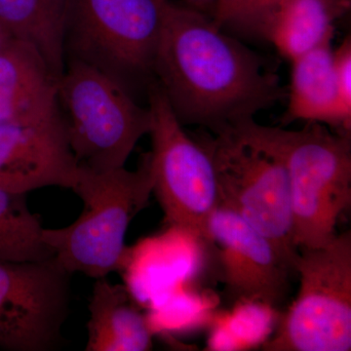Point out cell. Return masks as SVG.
Wrapping results in <instances>:
<instances>
[{
  "mask_svg": "<svg viewBox=\"0 0 351 351\" xmlns=\"http://www.w3.org/2000/svg\"><path fill=\"white\" fill-rule=\"evenodd\" d=\"M154 77L182 125L214 135L232 132L287 98L265 58L209 16L172 0L164 2Z\"/></svg>",
  "mask_w": 351,
  "mask_h": 351,
  "instance_id": "6da1fadb",
  "label": "cell"
},
{
  "mask_svg": "<svg viewBox=\"0 0 351 351\" xmlns=\"http://www.w3.org/2000/svg\"><path fill=\"white\" fill-rule=\"evenodd\" d=\"M232 133L285 168L298 250L319 248L334 239L337 223L351 204L350 135L332 133L321 123L287 130L255 119Z\"/></svg>",
  "mask_w": 351,
  "mask_h": 351,
  "instance_id": "7a4b0ae2",
  "label": "cell"
},
{
  "mask_svg": "<svg viewBox=\"0 0 351 351\" xmlns=\"http://www.w3.org/2000/svg\"><path fill=\"white\" fill-rule=\"evenodd\" d=\"M71 191L83 201L82 213L66 228H43L44 243L71 274L82 272L98 279L123 269L129 226L152 195L149 152L133 171L123 167L94 173L78 168Z\"/></svg>",
  "mask_w": 351,
  "mask_h": 351,
  "instance_id": "3957f363",
  "label": "cell"
},
{
  "mask_svg": "<svg viewBox=\"0 0 351 351\" xmlns=\"http://www.w3.org/2000/svg\"><path fill=\"white\" fill-rule=\"evenodd\" d=\"M57 104L77 167L106 173L125 167L138 141L149 135L152 112L101 69L66 59L57 82Z\"/></svg>",
  "mask_w": 351,
  "mask_h": 351,
  "instance_id": "277c9868",
  "label": "cell"
},
{
  "mask_svg": "<svg viewBox=\"0 0 351 351\" xmlns=\"http://www.w3.org/2000/svg\"><path fill=\"white\" fill-rule=\"evenodd\" d=\"M165 0H69L66 60L101 69L134 96L154 80Z\"/></svg>",
  "mask_w": 351,
  "mask_h": 351,
  "instance_id": "5b68a950",
  "label": "cell"
},
{
  "mask_svg": "<svg viewBox=\"0 0 351 351\" xmlns=\"http://www.w3.org/2000/svg\"><path fill=\"white\" fill-rule=\"evenodd\" d=\"M147 98L152 119V193L168 225L212 248L210 221L221 197L211 154L203 141L186 133L154 80Z\"/></svg>",
  "mask_w": 351,
  "mask_h": 351,
  "instance_id": "8992f818",
  "label": "cell"
},
{
  "mask_svg": "<svg viewBox=\"0 0 351 351\" xmlns=\"http://www.w3.org/2000/svg\"><path fill=\"white\" fill-rule=\"evenodd\" d=\"M299 252V293L263 350L350 351L351 232Z\"/></svg>",
  "mask_w": 351,
  "mask_h": 351,
  "instance_id": "52a82bcc",
  "label": "cell"
},
{
  "mask_svg": "<svg viewBox=\"0 0 351 351\" xmlns=\"http://www.w3.org/2000/svg\"><path fill=\"white\" fill-rule=\"evenodd\" d=\"M203 142L213 159L221 206L265 235L294 270L300 252L293 237L290 189L282 163L232 132Z\"/></svg>",
  "mask_w": 351,
  "mask_h": 351,
  "instance_id": "ba28073f",
  "label": "cell"
},
{
  "mask_svg": "<svg viewBox=\"0 0 351 351\" xmlns=\"http://www.w3.org/2000/svg\"><path fill=\"white\" fill-rule=\"evenodd\" d=\"M71 276L54 257L0 260V350L59 348L69 311Z\"/></svg>",
  "mask_w": 351,
  "mask_h": 351,
  "instance_id": "9c48e42d",
  "label": "cell"
},
{
  "mask_svg": "<svg viewBox=\"0 0 351 351\" xmlns=\"http://www.w3.org/2000/svg\"><path fill=\"white\" fill-rule=\"evenodd\" d=\"M221 279L230 302L281 306L294 271L271 241L232 210L219 206L209 226Z\"/></svg>",
  "mask_w": 351,
  "mask_h": 351,
  "instance_id": "30bf717a",
  "label": "cell"
},
{
  "mask_svg": "<svg viewBox=\"0 0 351 351\" xmlns=\"http://www.w3.org/2000/svg\"><path fill=\"white\" fill-rule=\"evenodd\" d=\"M77 176L58 104L31 119L0 123V189L25 195L45 186L73 189Z\"/></svg>",
  "mask_w": 351,
  "mask_h": 351,
  "instance_id": "8fae6325",
  "label": "cell"
},
{
  "mask_svg": "<svg viewBox=\"0 0 351 351\" xmlns=\"http://www.w3.org/2000/svg\"><path fill=\"white\" fill-rule=\"evenodd\" d=\"M348 0H290L242 27L269 41L291 62L334 36Z\"/></svg>",
  "mask_w": 351,
  "mask_h": 351,
  "instance_id": "7c38bea8",
  "label": "cell"
},
{
  "mask_svg": "<svg viewBox=\"0 0 351 351\" xmlns=\"http://www.w3.org/2000/svg\"><path fill=\"white\" fill-rule=\"evenodd\" d=\"M57 82L38 51L14 39L0 50V123L31 119L56 107Z\"/></svg>",
  "mask_w": 351,
  "mask_h": 351,
  "instance_id": "4fadbf2b",
  "label": "cell"
},
{
  "mask_svg": "<svg viewBox=\"0 0 351 351\" xmlns=\"http://www.w3.org/2000/svg\"><path fill=\"white\" fill-rule=\"evenodd\" d=\"M86 351L152 350V332L126 286L96 279L90 298Z\"/></svg>",
  "mask_w": 351,
  "mask_h": 351,
  "instance_id": "5bb4252c",
  "label": "cell"
},
{
  "mask_svg": "<svg viewBox=\"0 0 351 351\" xmlns=\"http://www.w3.org/2000/svg\"><path fill=\"white\" fill-rule=\"evenodd\" d=\"M332 39L292 62L291 83L286 98L287 110L281 119L283 126L302 120L307 123L327 124L336 128L339 133Z\"/></svg>",
  "mask_w": 351,
  "mask_h": 351,
  "instance_id": "9a60e30c",
  "label": "cell"
},
{
  "mask_svg": "<svg viewBox=\"0 0 351 351\" xmlns=\"http://www.w3.org/2000/svg\"><path fill=\"white\" fill-rule=\"evenodd\" d=\"M69 0H0V23L29 44L59 80L66 66Z\"/></svg>",
  "mask_w": 351,
  "mask_h": 351,
  "instance_id": "2e32d148",
  "label": "cell"
},
{
  "mask_svg": "<svg viewBox=\"0 0 351 351\" xmlns=\"http://www.w3.org/2000/svg\"><path fill=\"white\" fill-rule=\"evenodd\" d=\"M43 226L25 193L0 189V260L32 262L54 257L43 240Z\"/></svg>",
  "mask_w": 351,
  "mask_h": 351,
  "instance_id": "e0dca14e",
  "label": "cell"
},
{
  "mask_svg": "<svg viewBox=\"0 0 351 351\" xmlns=\"http://www.w3.org/2000/svg\"><path fill=\"white\" fill-rule=\"evenodd\" d=\"M339 134L350 135L351 128V40L348 36L334 50Z\"/></svg>",
  "mask_w": 351,
  "mask_h": 351,
  "instance_id": "ac0fdd59",
  "label": "cell"
},
{
  "mask_svg": "<svg viewBox=\"0 0 351 351\" xmlns=\"http://www.w3.org/2000/svg\"><path fill=\"white\" fill-rule=\"evenodd\" d=\"M287 1L290 0H242L232 19L226 25H234L241 29L258 16Z\"/></svg>",
  "mask_w": 351,
  "mask_h": 351,
  "instance_id": "d6986e66",
  "label": "cell"
},
{
  "mask_svg": "<svg viewBox=\"0 0 351 351\" xmlns=\"http://www.w3.org/2000/svg\"><path fill=\"white\" fill-rule=\"evenodd\" d=\"M241 1L242 0H218L213 18L214 22L219 27H225L228 21L232 19L233 14Z\"/></svg>",
  "mask_w": 351,
  "mask_h": 351,
  "instance_id": "ffe728a7",
  "label": "cell"
},
{
  "mask_svg": "<svg viewBox=\"0 0 351 351\" xmlns=\"http://www.w3.org/2000/svg\"><path fill=\"white\" fill-rule=\"evenodd\" d=\"M184 4L213 19L218 0H182Z\"/></svg>",
  "mask_w": 351,
  "mask_h": 351,
  "instance_id": "44dd1931",
  "label": "cell"
},
{
  "mask_svg": "<svg viewBox=\"0 0 351 351\" xmlns=\"http://www.w3.org/2000/svg\"><path fill=\"white\" fill-rule=\"evenodd\" d=\"M14 39L16 38L11 34V32L0 23V50L3 49Z\"/></svg>",
  "mask_w": 351,
  "mask_h": 351,
  "instance_id": "7402d4cb",
  "label": "cell"
}]
</instances>
